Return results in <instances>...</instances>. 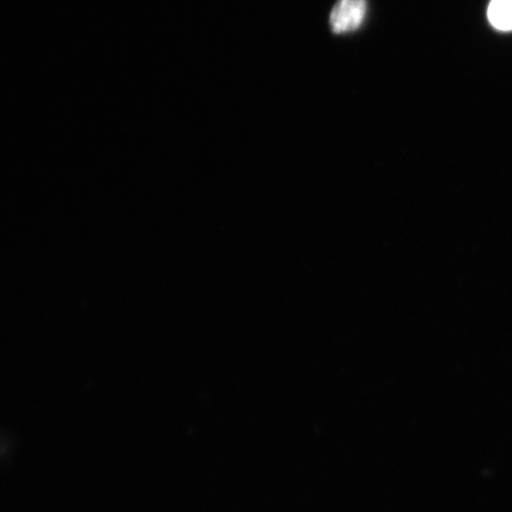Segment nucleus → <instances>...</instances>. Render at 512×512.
I'll use <instances>...</instances> for the list:
<instances>
[{
  "label": "nucleus",
  "instance_id": "f257e3e1",
  "mask_svg": "<svg viewBox=\"0 0 512 512\" xmlns=\"http://www.w3.org/2000/svg\"><path fill=\"white\" fill-rule=\"evenodd\" d=\"M367 11V0H338L330 15L332 32L345 35L360 29Z\"/></svg>",
  "mask_w": 512,
  "mask_h": 512
},
{
  "label": "nucleus",
  "instance_id": "f03ea898",
  "mask_svg": "<svg viewBox=\"0 0 512 512\" xmlns=\"http://www.w3.org/2000/svg\"><path fill=\"white\" fill-rule=\"evenodd\" d=\"M489 22L499 31L512 30V0H491L488 8Z\"/></svg>",
  "mask_w": 512,
  "mask_h": 512
}]
</instances>
